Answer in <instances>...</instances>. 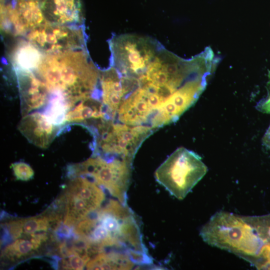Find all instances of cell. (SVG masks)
Segmentation results:
<instances>
[{
    "label": "cell",
    "mask_w": 270,
    "mask_h": 270,
    "mask_svg": "<svg viewBox=\"0 0 270 270\" xmlns=\"http://www.w3.org/2000/svg\"><path fill=\"white\" fill-rule=\"evenodd\" d=\"M122 102L130 96L152 112L188 94L180 57L156 40L136 34H114L108 41Z\"/></svg>",
    "instance_id": "6da1fadb"
},
{
    "label": "cell",
    "mask_w": 270,
    "mask_h": 270,
    "mask_svg": "<svg viewBox=\"0 0 270 270\" xmlns=\"http://www.w3.org/2000/svg\"><path fill=\"white\" fill-rule=\"evenodd\" d=\"M35 72L50 92L65 97L70 110L83 99L100 98V70L86 48L44 54Z\"/></svg>",
    "instance_id": "7a4b0ae2"
},
{
    "label": "cell",
    "mask_w": 270,
    "mask_h": 270,
    "mask_svg": "<svg viewBox=\"0 0 270 270\" xmlns=\"http://www.w3.org/2000/svg\"><path fill=\"white\" fill-rule=\"evenodd\" d=\"M208 245L226 250L252 264L266 243L244 216L220 210L200 230Z\"/></svg>",
    "instance_id": "3957f363"
},
{
    "label": "cell",
    "mask_w": 270,
    "mask_h": 270,
    "mask_svg": "<svg viewBox=\"0 0 270 270\" xmlns=\"http://www.w3.org/2000/svg\"><path fill=\"white\" fill-rule=\"evenodd\" d=\"M207 172L208 168L200 156L180 147L158 166L154 177L172 196L182 200Z\"/></svg>",
    "instance_id": "277c9868"
},
{
    "label": "cell",
    "mask_w": 270,
    "mask_h": 270,
    "mask_svg": "<svg viewBox=\"0 0 270 270\" xmlns=\"http://www.w3.org/2000/svg\"><path fill=\"white\" fill-rule=\"evenodd\" d=\"M94 156L119 158L132 162L144 141L155 131L146 126H131L102 119L92 128Z\"/></svg>",
    "instance_id": "5b68a950"
},
{
    "label": "cell",
    "mask_w": 270,
    "mask_h": 270,
    "mask_svg": "<svg viewBox=\"0 0 270 270\" xmlns=\"http://www.w3.org/2000/svg\"><path fill=\"white\" fill-rule=\"evenodd\" d=\"M132 164V162L124 159H107L100 156H93L82 163L70 165L68 176L70 179L86 176L106 190L120 202L127 204Z\"/></svg>",
    "instance_id": "8992f818"
},
{
    "label": "cell",
    "mask_w": 270,
    "mask_h": 270,
    "mask_svg": "<svg viewBox=\"0 0 270 270\" xmlns=\"http://www.w3.org/2000/svg\"><path fill=\"white\" fill-rule=\"evenodd\" d=\"M24 37L44 54L86 48L83 26L58 25L45 22Z\"/></svg>",
    "instance_id": "52a82bcc"
},
{
    "label": "cell",
    "mask_w": 270,
    "mask_h": 270,
    "mask_svg": "<svg viewBox=\"0 0 270 270\" xmlns=\"http://www.w3.org/2000/svg\"><path fill=\"white\" fill-rule=\"evenodd\" d=\"M1 28L14 36H26L45 22L39 0H0Z\"/></svg>",
    "instance_id": "ba28073f"
},
{
    "label": "cell",
    "mask_w": 270,
    "mask_h": 270,
    "mask_svg": "<svg viewBox=\"0 0 270 270\" xmlns=\"http://www.w3.org/2000/svg\"><path fill=\"white\" fill-rule=\"evenodd\" d=\"M24 116L49 101L50 91L35 72L15 70Z\"/></svg>",
    "instance_id": "9c48e42d"
},
{
    "label": "cell",
    "mask_w": 270,
    "mask_h": 270,
    "mask_svg": "<svg viewBox=\"0 0 270 270\" xmlns=\"http://www.w3.org/2000/svg\"><path fill=\"white\" fill-rule=\"evenodd\" d=\"M44 20L50 24L81 27L84 16L81 0H39Z\"/></svg>",
    "instance_id": "30bf717a"
},
{
    "label": "cell",
    "mask_w": 270,
    "mask_h": 270,
    "mask_svg": "<svg viewBox=\"0 0 270 270\" xmlns=\"http://www.w3.org/2000/svg\"><path fill=\"white\" fill-rule=\"evenodd\" d=\"M58 127L44 114L35 112L24 116L18 129L29 142L36 146L46 148L56 135Z\"/></svg>",
    "instance_id": "8fae6325"
},
{
    "label": "cell",
    "mask_w": 270,
    "mask_h": 270,
    "mask_svg": "<svg viewBox=\"0 0 270 270\" xmlns=\"http://www.w3.org/2000/svg\"><path fill=\"white\" fill-rule=\"evenodd\" d=\"M66 192L83 199L94 210L99 208L106 200L104 190L90 179L84 176L72 179Z\"/></svg>",
    "instance_id": "7c38bea8"
},
{
    "label": "cell",
    "mask_w": 270,
    "mask_h": 270,
    "mask_svg": "<svg viewBox=\"0 0 270 270\" xmlns=\"http://www.w3.org/2000/svg\"><path fill=\"white\" fill-rule=\"evenodd\" d=\"M44 54L28 41L18 42L11 54L12 62L14 70L35 72Z\"/></svg>",
    "instance_id": "4fadbf2b"
},
{
    "label": "cell",
    "mask_w": 270,
    "mask_h": 270,
    "mask_svg": "<svg viewBox=\"0 0 270 270\" xmlns=\"http://www.w3.org/2000/svg\"><path fill=\"white\" fill-rule=\"evenodd\" d=\"M106 119V114L102 100L91 96L76 102L68 112L65 122H80L87 120Z\"/></svg>",
    "instance_id": "5bb4252c"
},
{
    "label": "cell",
    "mask_w": 270,
    "mask_h": 270,
    "mask_svg": "<svg viewBox=\"0 0 270 270\" xmlns=\"http://www.w3.org/2000/svg\"><path fill=\"white\" fill-rule=\"evenodd\" d=\"M135 264L127 254L116 250L104 251L92 258L87 270H130Z\"/></svg>",
    "instance_id": "9a60e30c"
},
{
    "label": "cell",
    "mask_w": 270,
    "mask_h": 270,
    "mask_svg": "<svg viewBox=\"0 0 270 270\" xmlns=\"http://www.w3.org/2000/svg\"><path fill=\"white\" fill-rule=\"evenodd\" d=\"M45 114L57 126L65 122L66 114L70 109L68 104L64 96L52 94Z\"/></svg>",
    "instance_id": "2e32d148"
},
{
    "label": "cell",
    "mask_w": 270,
    "mask_h": 270,
    "mask_svg": "<svg viewBox=\"0 0 270 270\" xmlns=\"http://www.w3.org/2000/svg\"><path fill=\"white\" fill-rule=\"evenodd\" d=\"M37 250L30 241L24 239H18L8 246L2 252V256L10 260H14L29 254Z\"/></svg>",
    "instance_id": "e0dca14e"
},
{
    "label": "cell",
    "mask_w": 270,
    "mask_h": 270,
    "mask_svg": "<svg viewBox=\"0 0 270 270\" xmlns=\"http://www.w3.org/2000/svg\"><path fill=\"white\" fill-rule=\"evenodd\" d=\"M23 232L30 234L40 232H46L50 228V222L46 216L22 219Z\"/></svg>",
    "instance_id": "ac0fdd59"
},
{
    "label": "cell",
    "mask_w": 270,
    "mask_h": 270,
    "mask_svg": "<svg viewBox=\"0 0 270 270\" xmlns=\"http://www.w3.org/2000/svg\"><path fill=\"white\" fill-rule=\"evenodd\" d=\"M90 259L88 255L74 254L62 260V268L66 270H82Z\"/></svg>",
    "instance_id": "d6986e66"
},
{
    "label": "cell",
    "mask_w": 270,
    "mask_h": 270,
    "mask_svg": "<svg viewBox=\"0 0 270 270\" xmlns=\"http://www.w3.org/2000/svg\"><path fill=\"white\" fill-rule=\"evenodd\" d=\"M11 168L18 180L27 181L33 178L34 172L30 166L24 162L12 164Z\"/></svg>",
    "instance_id": "ffe728a7"
},
{
    "label": "cell",
    "mask_w": 270,
    "mask_h": 270,
    "mask_svg": "<svg viewBox=\"0 0 270 270\" xmlns=\"http://www.w3.org/2000/svg\"><path fill=\"white\" fill-rule=\"evenodd\" d=\"M258 269L270 270V243H265L252 263Z\"/></svg>",
    "instance_id": "44dd1931"
},
{
    "label": "cell",
    "mask_w": 270,
    "mask_h": 270,
    "mask_svg": "<svg viewBox=\"0 0 270 270\" xmlns=\"http://www.w3.org/2000/svg\"><path fill=\"white\" fill-rule=\"evenodd\" d=\"M3 227L7 230L11 238L16 240L23 232L22 219L10 221Z\"/></svg>",
    "instance_id": "7402d4cb"
},
{
    "label": "cell",
    "mask_w": 270,
    "mask_h": 270,
    "mask_svg": "<svg viewBox=\"0 0 270 270\" xmlns=\"http://www.w3.org/2000/svg\"><path fill=\"white\" fill-rule=\"evenodd\" d=\"M262 144L266 148L270 150V125L264 136Z\"/></svg>",
    "instance_id": "603a6c76"
}]
</instances>
